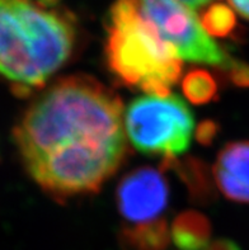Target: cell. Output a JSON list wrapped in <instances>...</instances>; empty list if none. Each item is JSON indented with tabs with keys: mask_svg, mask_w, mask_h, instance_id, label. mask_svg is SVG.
Wrapping results in <instances>:
<instances>
[{
	"mask_svg": "<svg viewBox=\"0 0 249 250\" xmlns=\"http://www.w3.org/2000/svg\"><path fill=\"white\" fill-rule=\"evenodd\" d=\"M13 139L46 193L56 200L94 193L126 155L122 102L95 79L69 76L29 105Z\"/></svg>",
	"mask_w": 249,
	"mask_h": 250,
	"instance_id": "obj_1",
	"label": "cell"
},
{
	"mask_svg": "<svg viewBox=\"0 0 249 250\" xmlns=\"http://www.w3.org/2000/svg\"><path fill=\"white\" fill-rule=\"evenodd\" d=\"M75 28L63 13L35 0H0V74L42 88L73 52Z\"/></svg>",
	"mask_w": 249,
	"mask_h": 250,
	"instance_id": "obj_2",
	"label": "cell"
},
{
	"mask_svg": "<svg viewBox=\"0 0 249 250\" xmlns=\"http://www.w3.org/2000/svg\"><path fill=\"white\" fill-rule=\"evenodd\" d=\"M106 59L121 84L167 97L182 74L176 48L160 37L134 0H117L107 21Z\"/></svg>",
	"mask_w": 249,
	"mask_h": 250,
	"instance_id": "obj_3",
	"label": "cell"
},
{
	"mask_svg": "<svg viewBox=\"0 0 249 250\" xmlns=\"http://www.w3.org/2000/svg\"><path fill=\"white\" fill-rule=\"evenodd\" d=\"M130 143L145 155L176 159L189 149L195 118L178 95H144L134 99L125 112Z\"/></svg>",
	"mask_w": 249,
	"mask_h": 250,
	"instance_id": "obj_4",
	"label": "cell"
},
{
	"mask_svg": "<svg viewBox=\"0 0 249 250\" xmlns=\"http://www.w3.org/2000/svg\"><path fill=\"white\" fill-rule=\"evenodd\" d=\"M136 8L154 25L160 37L176 48L181 60L218 66L224 73L234 57L204 29L193 10L178 0H134Z\"/></svg>",
	"mask_w": 249,
	"mask_h": 250,
	"instance_id": "obj_5",
	"label": "cell"
},
{
	"mask_svg": "<svg viewBox=\"0 0 249 250\" xmlns=\"http://www.w3.org/2000/svg\"><path fill=\"white\" fill-rule=\"evenodd\" d=\"M116 201L123 219L145 224L154 221L167 208L169 187L161 170L142 167L122 178L117 187Z\"/></svg>",
	"mask_w": 249,
	"mask_h": 250,
	"instance_id": "obj_6",
	"label": "cell"
},
{
	"mask_svg": "<svg viewBox=\"0 0 249 250\" xmlns=\"http://www.w3.org/2000/svg\"><path fill=\"white\" fill-rule=\"evenodd\" d=\"M212 175L227 200L249 203V141L225 145L216 158Z\"/></svg>",
	"mask_w": 249,
	"mask_h": 250,
	"instance_id": "obj_7",
	"label": "cell"
},
{
	"mask_svg": "<svg viewBox=\"0 0 249 250\" xmlns=\"http://www.w3.org/2000/svg\"><path fill=\"white\" fill-rule=\"evenodd\" d=\"M173 169L178 173L182 182L186 184L189 196L197 203H208L215 198L214 183H212L211 171L207 165L197 158L188 156L178 160L168 159L161 163V170Z\"/></svg>",
	"mask_w": 249,
	"mask_h": 250,
	"instance_id": "obj_8",
	"label": "cell"
},
{
	"mask_svg": "<svg viewBox=\"0 0 249 250\" xmlns=\"http://www.w3.org/2000/svg\"><path fill=\"white\" fill-rule=\"evenodd\" d=\"M211 235L206 216L196 211H186L177 216L170 236L180 250H205Z\"/></svg>",
	"mask_w": 249,
	"mask_h": 250,
	"instance_id": "obj_9",
	"label": "cell"
},
{
	"mask_svg": "<svg viewBox=\"0 0 249 250\" xmlns=\"http://www.w3.org/2000/svg\"><path fill=\"white\" fill-rule=\"evenodd\" d=\"M170 238L165 220L137 224L122 230V243L126 250H168Z\"/></svg>",
	"mask_w": 249,
	"mask_h": 250,
	"instance_id": "obj_10",
	"label": "cell"
},
{
	"mask_svg": "<svg viewBox=\"0 0 249 250\" xmlns=\"http://www.w3.org/2000/svg\"><path fill=\"white\" fill-rule=\"evenodd\" d=\"M183 94L193 104H206L218 98V84L206 70L196 69L186 74L182 82Z\"/></svg>",
	"mask_w": 249,
	"mask_h": 250,
	"instance_id": "obj_11",
	"label": "cell"
},
{
	"mask_svg": "<svg viewBox=\"0 0 249 250\" xmlns=\"http://www.w3.org/2000/svg\"><path fill=\"white\" fill-rule=\"evenodd\" d=\"M200 22L211 37H227L237 28V17L234 12L221 3H215L208 6L201 14Z\"/></svg>",
	"mask_w": 249,
	"mask_h": 250,
	"instance_id": "obj_12",
	"label": "cell"
},
{
	"mask_svg": "<svg viewBox=\"0 0 249 250\" xmlns=\"http://www.w3.org/2000/svg\"><path fill=\"white\" fill-rule=\"evenodd\" d=\"M224 75L234 85L240 86V88H249V63L235 59L230 67L224 71Z\"/></svg>",
	"mask_w": 249,
	"mask_h": 250,
	"instance_id": "obj_13",
	"label": "cell"
},
{
	"mask_svg": "<svg viewBox=\"0 0 249 250\" xmlns=\"http://www.w3.org/2000/svg\"><path fill=\"white\" fill-rule=\"evenodd\" d=\"M218 133L219 125L216 124L215 121H204V122L200 124V126L197 127V131H196V140H197L201 145L208 146L211 145L212 141H214Z\"/></svg>",
	"mask_w": 249,
	"mask_h": 250,
	"instance_id": "obj_14",
	"label": "cell"
},
{
	"mask_svg": "<svg viewBox=\"0 0 249 250\" xmlns=\"http://www.w3.org/2000/svg\"><path fill=\"white\" fill-rule=\"evenodd\" d=\"M205 250H240V248L234 241L221 239V240L212 243L211 245H207Z\"/></svg>",
	"mask_w": 249,
	"mask_h": 250,
	"instance_id": "obj_15",
	"label": "cell"
},
{
	"mask_svg": "<svg viewBox=\"0 0 249 250\" xmlns=\"http://www.w3.org/2000/svg\"><path fill=\"white\" fill-rule=\"evenodd\" d=\"M240 16L249 19V0H227Z\"/></svg>",
	"mask_w": 249,
	"mask_h": 250,
	"instance_id": "obj_16",
	"label": "cell"
},
{
	"mask_svg": "<svg viewBox=\"0 0 249 250\" xmlns=\"http://www.w3.org/2000/svg\"><path fill=\"white\" fill-rule=\"evenodd\" d=\"M178 1L189 6L191 9H197V8H201V6L206 5V4L211 3L212 0H178Z\"/></svg>",
	"mask_w": 249,
	"mask_h": 250,
	"instance_id": "obj_17",
	"label": "cell"
},
{
	"mask_svg": "<svg viewBox=\"0 0 249 250\" xmlns=\"http://www.w3.org/2000/svg\"><path fill=\"white\" fill-rule=\"evenodd\" d=\"M36 1L45 8H50V6H54L59 0H36Z\"/></svg>",
	"mask_w": 249,
	"mask_h": 250,
	"instance_id": "obj_18",
	"label": "cell"
}]
</instances>
